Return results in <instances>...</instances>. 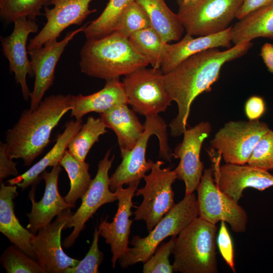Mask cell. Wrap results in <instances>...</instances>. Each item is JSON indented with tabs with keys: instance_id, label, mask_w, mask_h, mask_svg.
I'll list each match as a JSON object with an SVG mask.
<instances>
[{
	"instance_id": "6da1fadb",
	"label": "cell",
	"mask_w": 273,
	"mask_h": 273,
	"mask_svg": "<svg viewBox=\"0 0 273 273\" xmlns=\"http://www.w3.org/2000/svg\"><path fill=\"white\" fill-rule=\"evenodd\" d=\"M252 46L251 41H248L223 51L217 48L208 49L188 58L164 74L165 89L178 108L176 116L169 124L172 136L184 133L192 103L199 95L210 90L222 66L245 55Z\"/></svg>"
},
{
	"instance_id": "7a4b0ae2",
	"label": "cell",
	"mask_w": 273,
	"mask_h": 273,
	"mask_svg": "<svg viewBox=\"0 0 273 273\" xmlns=\"http://www.w3.org/2000/svg\"><path fill=\"white\" fill-rule=\"evenodd\" d=\"M71 97L53 95L42 100L33 110H24L18 121L5 133L9 154L12 159H21L25 166L44 151L52 132L61 118L71 110Z\"/></svg>"
},
{
	"instance_id": "3957f363",
	"label": "cell",
	"mask_w": 273,
	"mask_h": 273,
	"mask_svg": "<svg viewBox=\"0 0 273 273\" xmlns=\"http://www.w3.org/2000/svg\"><path fill=\"white\" fill-rule=\"evenodd\" d=\"M80 54L81 72L106 80L119 78L150 64L128 38L116 31L101 38L87 39Z\"/></svg>"
},
{
	"instance_id": "277c9868",
	"label": "cell",
	"mask_w": 273,
	"mask_h": 273,
	"mask_svg": "<svg viewBox=\"0 0 273 273\" xmlns=\"http://www.w3.org/2000/svg\"><path fill=\"white\" fill-rule=\"evenodd\" d=\"M217 227L200 217L185 228L175 238L172 251L174 271L216 273Z\"/></svg>"
},
{
	"instance_id": "5b68a950",
	"label": "cell",
	"mask_w": 273,
	"mask_h": 273,
	"mask_svg": "<svg viewBox=\"0 0 273 273\" xmlns=\"http://www.w3.org/2000/svg\"><path fill=\"white\" fill-rule=\"evenodd\" d=\"M198 217L196 195L194 193L185 195L149 232L147 236L133 237L129 243L133 247L129 248L118 260L121 267L126 268L140 262L144 263L164 239L169 236H176Z\"/></svg>"
},
{
	"instance_id": "8992f818",
	"label": "cell",
	"mask_w": 273,
	"mask_h": 273,
	"mask_svg": "<svg viewBox=\"0 0 273 273\" xmlns=\"http://www.w3.org/2000/svg\"><path fill=\"white\" fill-rule=\"evenodd\" d=\"M145 130L133 148L121 153L122 161L110 177V188L112 192L124 185L140 183L154 163L146 159V152L149 138L153 134L159 142V157L171 162L173 153L169 146L167 124L159 115L146 117Z\"/></svg>"
},
{
	"instance_id": "52a82bcc",
	"label": "cell",
	"mask_w": 273,
	"mask_h": 273,
	"mask_svg": "<svg viewBox=\"0 0 273 273\" xmlns=\"http://www.w3.org/2000/svg\"><path fill=\"white\" fill-rule=\"evenodd\" d=\"M242 3L243 0H198L189 3L177 0V14L187 33L207 35L230 27Z\"/></svg>"
},
{
	"instance_id": "ba28073f",
	"label": "cell",
	"mask_w": 273,
	"mask_h": 273,
	"mask_svg": "<svg viewBox=\"0 0 273 273\" xmlns=\"http://www.w3.org/2000/svg\"><path fill=\"white\" fill-rule=\"evenodd\" d=\"M162 161L154 163L151 172L145 175V186L137 189L135 196H142L141 204L134 211V219L145 221L150 232L174 205L172 186L177 179L172 167L161 168Z\"/></svg>"
},
{
	"instance_id": "9c48e42d",
	"label": "cell",
	"mask_w": 273,
	"mask_h": 273,
	"mask_svg": "<svg viewBox=\"0 0 273 273\" xmlns=\"http://www.w3.org/2000/svg\"><path fill=\"white\" fill-rule=\"evenodd\" d=\"M161 69L140 68L125 76L123 86L128 105L145 117L164 112L172 101L164 85Z\"/></svg>"
},
{
	"instance_id": "30bf717a",
	"label": "cell",
	"mask_w": 273,
	"mask_h": 273,
	"mask_svg": "<svg viewBox=\"0 0 273 273\" xmlns=\"http://www.w3.org/2000/svg\"><path fill=\"white\" fill-rule=\"evenodd\" d=\"M196 190L199 217L214 224L219 221H224L236 233L246 231L248 221L246 211L218 189L212 168L204 170Z\"/></svg>"
},
{
	"instance_id": "8fae6325",
	"label": "cell",
	"mask_w": 273,
	"mask_h": 273,
	"mask_svg": "<svg viewBox=\"0 0 273 273\" xmlns=\"http://www.w3.org/2000/svg\"><path fill=\"white\" fill-rule=\"evenodd\" d=\"M269 129L259 120L230 121L215 133L210 145L226 163L246 164L257 142Z\"/></svg>"
},
{
	"instance_id": "7c38bea8",
	"label": "cell",
	"mask_w": 273,
	"mask_h": 273,
	"mask_svg": "<svg viewBox=\"0 0 273 273\" xmlns=\"http://www.w3.org/2000/svg\"><path fill=\"white\" fill-rule=\"evenodd\" d=\"M111 150H107L98 165V171L89 187L81 198V204L75 213L70 216L64 230L73 227L72 233L63 243L65 248L71 247L75 243L85 223L102 205L117 200L114 192L110 188L109 171L114 156L109 159Z\"/></svg>"
},
{
	"instance_id": "4fadbf2b",
	"label": "cell",
	"mask_w": 273,
	"mask_h": 273,
	"mask_svg": "<svg viewBox=\"0 0 273 273\" xmlns=\"http://www.w3.org/2000/svg\"><path fill=\"white\" fill-rule=\"evenodd\" d=\"M70 208L57 216L55 220L41 228L31 239L36 260L45 273H63L67 268L77 265L80 260L68 256L61 243V232L72 215Z\"/></svg>"
},
{
	"instance_id": "5bb4252c",
	"label": "cell",
	"mask_w": 273,
	"mask_h": 273,
	"mask_svg": "<svg viewBox=\"0 0 273 273\" xmlns=\"http://www.w3.org/2000/svg\"><path fill=\"white\" fill-rule=\"evenodd\" d=\"M212 131L210 123L202 121L194 127L186 129L183 141L175 147L173 157L179 159L175 169L177 179L185 184V195L197 190L203 173L204 165L200 160V152L204 140Z\"/></svg>"
},
{
	"instance_id": "9a60e30c",
	"label": "cell",
	"mask_w": 273,
	"mask_h": 273,
	"mask_svg": "<svg viewBox=\"0 0 273 273\" xmlns=\"http://www.w3.org/2000/svg\"><path fill=\"white\" fill-rule=\"evenodd\" d=\"M93 1L51 0L50 5L53 7H44L46 23L38 33L30 40L28 51L57 39L62 32L70 26L81 24L89 15L96 11L89 8Z\"/></svg>"
},
{
	"instance_id": "2e32d148",
	"label": "cell",
	"mask_w": 273,
	"mask_h": 273,
	"mask_svg": "<svg viewBox=\"0 0 273 273\" xmlns=\"http://www.w3.org/2000/svg\"><path fill=\"white\" fill-rule=\"evenodd\" d=\"M86 25L68 32L60 41H50L41 47L28 51L35 76L30 96V110L35 109L39 106L46 92L53 84L57 64L65 48L77 33L83 31Z\"/></svg>"
},
{
	"instance_id": "e0dca14e",
	"label": "cell",
	"mask_w": 273,
	"mask_h": 273,
	"mask_svg": "<svg viewBox=\"0 0 273 273\" xmlns=\"http://www.w3.org/2000/svg\"><path fill=\"white\" fill-rule=\"evenodd\" d=\"M139 184H130L126 188L121 187L114 191L118 201L117 212L112 222H109L107 218H105L101 221L98 228L100 235L110 246L112 254L111 260L113 268L119 259L130 248L128 247L129 236L133 220L129 217L132 215V198L135 196Z\"/></svg>"
},
{
	"instance_id": "ac0fdd59",
	"label": "cell",
	"mask_w": 273,
	"mask_h": 273,
	"mask_svg": "<svg viewBox=\"0 0 273 273\" xmlns=\"http://www.w3.org/2000/svg\"><path fill=\"white\" fill-rule=\"evenodd\" d=\"M221 156L213 159V176L218 189L236 202L244 190L252 188L259 191L273 186V175L268 171L246 164L226 163L220 165Z\"/></svg>"
},
{
	"instance_id": "d6986e66",
	"label": "cell",
	"mask_w": 273,
	"mask_h": 273,
	"mask_svg": "<svg viewBox=\"0 0 273 273\" xmlns=\"http://www.w3.org/2000/svg\"><path fill=\"white\" fill-rule=\"evenodd\" d=\"M12 32L6 37H1L2 52L9 62L11 72H14L16 82L21 86L23 97L27 101L31 95L26 81L28 75L34 76L30 61L28 59V37L31 33L38 31V27L34 20L20 18L14 22Z\"/></svg>"
},
{
	"instance_id": "ffe728a7",
	"label": "cell",
	"mask_w": 273,
	"mask_h": 273,
	"mask_svg": "<svg viewBox=\"0 0 273 273\" xmlns=\"http://www.w3.org/2000/svg\"><path fill=\"white\" fill-rule=\"evenodd\" d=\"M61 166L60 165H56L53 167L51 172L44 170L41 174L40 177L45 181V190L40 201H35L34 186L30 191L29 197L32 203V208L31 212L27 214L29 218L27 228L33 235H35L40 229L51 223L56 216L65 210L75 206L66 202L59 193L58 183Z\"/></svg>"
},
{
	"instance_id": "44dd1931",
	"label": "cell",
	"mask_w": 273,
	"mask_h": 273,
	"mask_svg": "<svg viewBox=\"0 0 273 273\" xmlns=\"http://www.w3.org/2000/svg\"><path fill=\"white\" fill-rule=\"evenodd\" d=\"M231 27L218 33L196 38L187 33L177 42L168 43L160 69L165 74L195 54L218 47L230 48L232 42Z\"/></svg>"
},
{
	"instance_id": "7402d4cb",
	"label": "cell",
	"mask_w": 273,
	"mask_h": 273,
	"mask_svg": "<svg viewBox=\"0 0 273 273\" xmlns=\"http://www.w3.org/2000/svg\"><path fill=\"white\" fill-rule=\"evenodd\" d=\"M71 116L80 120L90 112L103 113L118 105H128L122 82L119 78L106 80L104 87L89 95L71 97Z\"/></svg>"
},
{
	"instance_id": "603a6c76",
	"label": "cell",
	"mask_w": 273,
	"mask_h": 273,
	"mask_svg": "<svg viewBox=\"0 0 273 273\" xmlns=\"http://www.w3.org/2000/svg\"><path fill=\"white\" fill-rule=\"evenodd\" d=\"M16 185L1 183L0 232L14 245L29 256L36 259L31 244L33 235L19 222L14 212L13 199L18 196Z\"/></svg>"
},
{
	"instance_id": "cb8c5ba5",
	"label": "cell",
	"mask_w": 273,
	"mask_h": 273,
	"mask_svg": "<svg viewBox=\"0 0 273 273\" xmlns=\"http://www.w3.org/2000/svg\"><path fill=\"white\" fill-rule=\"evenodd\" d=\"M82 120H70L66 124L63 132L60 134L53 148L39 161L22 174L8 179L11 185H16L22 190L37 182L41 174L48 167L59 165L71 140L82 126Z\"/></svg>"
},
{
	"instance_id": "d4e9b609",
	"label": "cell",
	"mask_w": 273,
	"mask_h": 273,
	"mask_svg": "<svg viewBox=\"0 0 273 273\" xmlns=\"http://www.w3.org/2000/svg\"><path fill=\"white\" fill-rule=\"evenodd\" d=\"M135 113L123 104L100 114L106 127L116 135L121 153L132 150L145 130Z\"/></svg>"
},
{
	"instance_id": "484cf974",
	"label": "cell",
	"mask_w": 273,
	"mask_h": 273,
	"mask_svg": "<svg viewBox=\"0 0 273 273\" xmlns=\"http://www.w3.org/2000/svg\"><path fill=\"white\" fill-rule=\"evenodd\" d=\"M234 44L258 38L273 39V0L247 15L231 27Z\"/></svg>"
},
{
	"instance_id": "4316f807",
	"label": "cell",
	"mask_w": 273,
	"mask_h": 273,
	"mask_svg": "<svg viewBox=\"0 0 273 273\" xmlns=\"http://www.w3.org/2000/svg\"><path fill=\"white\" fill-rule=\"evenodd\" d=\"M134 1L146 11L152 26L165 42L180 40L184 28L177 14L169 9L164 0Z\"/></svg>"
},
{
	"instance_id": "83f0119b",
	"label": "cell",
	"mask_w": 273,
	"mask_h": 273,
	"mask_svg": "<svg viewBox=\"0 0 273 273\" xmlns=\"http://www.w3.org/2000/svg\"><path fill=\"white\" fill-rule=\"evenodd\" d=\"M59 165L67 172L70 183V188L64 197L66 202L75 205L76 201L84 195L92 182L88 172L89 164L73 157L68 150L66 151Z\"/></svg>"
},
{
	"instance_id": "f1b7e54d",
	"label": "cell",
	"mask_w": 273,
	"mask_h": 273,
	"mask_svg": "<svg viewBox=\"0 0 273 273\" xmlns=\"http://www.w3.org/2000/svg\"><path fill=\"white\" fill-rule=\"evenodd\" d=\"M128 39L135 50L148 60L152 68H161L168 43L163 40L152 26L135 32Z\"/></svg>"
},
{
	"instance_id": "f546056e",
	"label": "cell",
	"mask_w": 273,
	"mask_h": 273,
	"mask_svg": "<svg viewBox=\"0 0 273 273\" xmlns=\"http://www.w3.org/2000/svg\"><path fill=\"white\" fill-rule=\"evenodd\" d=\"M134 0H109L101 14L87 24L83 32L87 39L101 38L113 32L123 12Z\"/></svg>"
},
{
	"instance_id": "4dcf8cb0",
	"label": "cell",
	"mask_w": 273,
	"mask_h": 273,
	"mask_svg": "<svg viewBox=\"0 0 273 273\" xmlns=\"http://www.w3.org/2000/svg\"><path fill=\"white\" fill-rule=\"evenodd\" d=\"M106 126L100 118L88 117L70 142L68 150L76 159L85 161L93 146L99 141L100 135L107 132Z\"/></svg>"
},
{
	"instance_id": "1f68e13d",
	"label": "cell",
	"mask_w": 273,
	"mask_h": 273,
	"mask_svg": "<svg viewBox=\"0 0 273 273\" xmlns=\"http://www.w3.org/2000/svg\"><path fill=\"white\" fill-rule=\"evenodd\" d=\"M51 0H0L1 18L6 22H14L25 17L34 20L41 14L42 8L50 5Z\"/></svg>"
},
{
	"instance_id": "d6a6232c",
	"label": "cell",
	"mask_w": 273,
	"mask_h": 273,
	"mask_svg": "<svg viewBox=\"0 0 273 273\" xmlns=\"http://www.w3.org/2000/svg\"><path fill=\"white\" fill-rule=\"evenodd\" d=\"M0 260L8 273H45L37 260L15 245L6 248Z\"/></svg>"
},
{
	"instance_id": "836d02e7",
	"label": "cell",
	"mask_w": 273,
	"mask_h": 273,
	"mask_svg": "<svg viewBox=\"0 0 273 273\" xmlns=\"http://www.w3.org/2000/svg\"><path fill=\"white\" fill-rule=\"evenodd\" d=\"M151 26L148 14L134 1L122 13L114 31L128 38L135 32Z\"/></svg>"
},
{
	"instance_id": "e575fe53",
	"label": "cell",
	"mask_w": 273,
	"mask_h": 273,
	"mask_svg": "<svg viewBox=\"0 0 273 273\" xmlns=\"http://www.w3.org/2000/svg\"><path fill=\"white\" fill-rule=\"evenodd\" d=\"M176 236H172L167 242L161 243L153 255L144 263V273H172L173 265L169 262V256L172 253Z\"/></svg>"
},
{
	"instance_id": "d590c367",
	"label": "cell",
	"mask_w": 273,
	"mask_h": 273,
	"mask_svg": "<svg viewBox=\"0 0 273 273\" xmlns=\"http://www.w3.org/2000/svg\"><path fill=\"white\" fill-rule=\"evenodd\" d=\"M247 164L267 171L273 170V130L269 129L260 138Z\"/></svg>"
},
{
	"instance_id": "8d00e7d4",
	"label": "cell",
	"mask_w": 273,
	"mask_h": 273,
	"mask_svg": "<svg viewBox=\"0 0 273 273\" xmlns=\"http://www.w3.org/2000/svg\"><path fill=\"white\" fill-rule=\"evenodd\" d=\"M100 231L95 228L90 247L84 258L75 266L66 268L63 273H98L104 254L98 247Z\"/></svg>"
},
{
	"instance_id": "74e56055",
	"label": "cell",
	"mask_w": 273,
	"mask_h": 273,
	"mask_svg": "<svg viewBox=\"0 0 273 273\" xmlns=\"http://www.w3.org/2000/svg\"><path fill=\"white\" fill-rule=\"evenodd\" d=\"M217 243L223 259L232 271L235 272L233 243L224 221H221Z\"/></svg>"
},
{
	"instance_id": "f35d334b",
	"label": "cell",
	"mask_w": 273,
	"mask_h": 273,
	"mask_svg": "<svg viewBox=\"0 0 273 273\" xmlns=\"http://www.w3.org/2000/svg\"><path fill=\"white\" fill-rule=\"evenodd\" d=\"M9 154L6 143H0V181L9 176L18 175L16 168L17 163L13 161Z\"/></svg>"
},
{
	"instance_id": "ab89813d",
	"label": "cell",
	"mask_w": 273,
	"mask_h": 273,
	"mask_svg": "<svg viewBox=\"0 0 273 273\" xmlns=\"http://www.w3.org/2000/svg\"><path fill=\"white\" fill-rule=\"evenodd\" d=\"M265 103L264 99L260 96H251L245 104V114L250 121L258 120L265 113Z\"/></svg>"
},
{
	"instance_id": "60d3db41",
	"label": "cell",
	"mask_w": 273,
	"mask_h": 273,
	"mask_svg": "<svg viewBox=\"0 0 273 273\" xmlns=\"http://www.w3.org/2000/svg\"><path fill=\"white\" fill-rule=\"evenodd\" d=\"M271 0H243L236 18L241 19L247 15L267 4Z\"/></svg>"
},
{
	"instance_id": "b9f144b4",
	"label": "cell",
	"mask_w": 273,
	"mask_h": 273,
	"mask_svg": "<svg viewBox=\"0 0 273 273\" xmlns=\"http://www.w3.org/2000/svg\"><path fill=\"white\" fill-rule=\"evenodd\" d=\"M260 56L268 70L273 73V44L270 43L264 44L261 48Z\"/></svg>"
},
{
	"instance_id": "7bdbcfd3",
	"label": "cell",
	"mask_w": 273,
	"mask_h": 273,
	"mask_svg": "<svg viewBox=\"0 0 273 273\" xmlns=\"http://www.w3.org/2000/svg\"><path fill=\"white\" fill-rule=\"evenodd\" d=\"M181 1H183L184 2H185V3H189V2H195V1H197L198 0H181Z\"/></svg>"
}]
</instances>
